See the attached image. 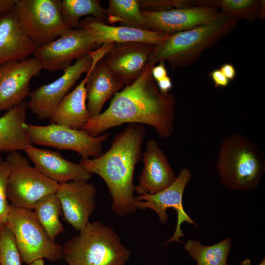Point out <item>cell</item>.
Here are the masks:
<instances>
[{
  "instance_id": "39",
  "label": "cell",
  "mask_w": 265,
  "mask_h": 265,
  "mask_svg": "<svg viewBox=\"0 0 265 265\" xmlns=\"http://www.w3.org/2000/svg\"><path fill=\"white\" fill-rule=\"evenodd\" d=\"M239 265H252V264L250 259H246L242 261Z\"/></svg>"
},
{
  "instance_id": "20",
  "label": "cell",
  "mask_w": 265,
  "mask_h": 265,
  "mask_svg": "<svg viewBox=\"0 0 265 265\" xmlns=\"http://www.w3.org/2000/svg\"><path fill=\"white\" fill-rule=\"evenodd\" d=\"M87 106L91 118L101 113L105 103L115 93L125 87L101 59L92 61L91 67L86 74Z\"/></svg>"
},
{
  "instance_id": "34",
  "label": "cell",
  "mask_w": 265,
  "mask_h": 265,
  "mask_svg": "<svg viewBox=\"0 0 265 265\" xmlns=\"http://www.w3.org/2000/svg\"><path fill=\"white\" fill-rule=\"evenodd\" d=\"M219 70L229 81L234 80L236 77V69L232 64L225 63L220 67Z\"/></svg>"
},
{
  "instance_id": "26",
  "label": "cell",
  "mask_w": 265,
  "mask_h": 265,
  "mask_svg": "<svg viewBox=\"0 0 265 265\" xmlns=\"http://www.w3.org/2000/svg\"><path fill=\"white\" fill-rule=\"evenodd\" d=\"M33 211L52 240H54L59 234L64 232L63 226L59 219L62 212L61 204L55 193L47 195L40 199Z\"/></svg>"
},
{
  "instance_id": "33",
  "label": "cell",
  "mask_w": 265,
  "mask_h": 265,
  "mask_svg": "<svg viewBox=\"0 0 265 265\" xmlns=\"http://www.w3.org/2000/svg\"><path fill=\"white\" fill-rule=\"evenodd\" d=\"M159 65L154 66L152 69V76L157 81L167 76V72L165 67L164 61L159 62Z\"/></svg>"
},
{
  "instance_id": "4",
  "label": "cell",
  "mask_w": 265,
  "mask_h": 265,
  "mask_svg": "<svg viewBox=\"0 0 265 265\" xmlns=\"http://www.w3.org/2000/svg\"><path fill=\"white\" fill-rule=\"evenodd\" d=\"M220 183L231 190H247L258 186L265 171V156L259 146L239 132L220 142L215 167Z\"/></svg>"
},
{
  "instance_id": "23",
  "label": "cell",
  "mask_w": 265,
  "mask_h": 265,
  "mask_svg": "<svg viewBox=\"0 0 265 265\" xmlns=\"http://www.w3.org/2000/svg\"><path fill=\"white\" fill-rule=\"evenodd\" d=\"M27 108L24 101L0 117V153L25 151L31 144L26 128Z\"/></svg>"
},
{
  "instance_id": "29",
  "label": "cell",
  "mask_w": 265,
  "mask_h": 265,
  "mask_svg": "<svg viewBox=\"0 0 265 265\" xmlns=\"http://www.w3.org/2000/svg\"><path fill=\"white\" fill-rule=\"evenodd\" d=\"M21 261L12 233L2 224L0 232V265H21Z\"/></svg>"
},
{
  "instance_id": "2",
  "label": "cell",
  "mask_w": 265,
  "mask_h": 265,
  "mask_svg": "<svg viewBox=\"0 0 265 265\" xmlns=\"http://www.w3.org/2000/svg\"><path fill=\"white\" fill-rule=\"evenodd\" d=\"M145 135L144 125L130 123L116 134L105 153L92 159L82 158L79 162L87 172L99 175L105 181L112 198L111 209L120 217L137 210L133 175L141 159Z\"/></svg>"
},
{
  "instance_id": "41",
  "label": "cell",
  "mask_w": 265,
  "mask_h": 265,
  "mask_svg": "<svg viewBox=\"0 0 265 265\" xmlns=\"http://www.w3.org/2000/svg\"><path fill=\"white\" fill-rule=\"evenodd\" d=\"M2 225V224H1L0 223V229H1V225Z\"/></svg>"
},
{
  "instance_id": "12",
  "label": "cell",
  "mask_w": 265,
  "mask_h": 265,
  "mask_svg": "<svg viewBox=\"0 0 265 265\" xmlns=\"http://www.w3.org/2000/svg\"><path fill=\"white\" fill-rule=\"evenodd\" d=\"M192 175L187 168H183L175 180L164 190L153 194L138 195L135 197L136 207L138 209L145 210L150 209L158 214L160 222H167L168 216L166 210L173 208L177 213V226L172 237L165 245L173 242H182L180 238L185 237L181 229L182 224L186 222L189 224H197L185 211L183 206V196L185 187L191 179Z\"/></svg>"
},
{
  "instance_id": "3",
  "label": "cell",
  "mask_w": 265,
  "mask_h": 265,
  "mask_svg": "<svg viewBox=\"0 0 265 265\" xmlns=\"http://www.w3.org/2000/svg\"><path fill=\"white\" fill-rule=\"evenodd\" d=\"M239 20L220 13L211 21L186 30L171 34L161 44L154 46L148 63L167 60L172 70L195 63L207 49L231 34Z\"/></svg>"
},
{
  "instance_id": "17",
  "label": "cell",
  "mask_w": 265,
  "mask_h": 265,
  "mask_svg": "<svg viewBox=\"0 0 265 265\" xmlns=\"http://www.w3.org/2000/svg\"><path fill=\"white\" fill-rule=\"evenodd\" d=\"M144 167L138 177L134 191L139 195L158 193L169 186L176 179L174 171L163 151L154 139L148 140L142 154Z\"/></svg>"
},
{
  "instance_id": "40",
  "label": "cell",
  "mask_w": 265,
  "mask_h": 265,
  "mask_svg": "<svg viewBox=\"0 0 265 265\" xmlns=\"http://www.w3.org/2000/svg\"><path fill=\"white\" fill-rule=\"evenodd\" d=\"M258 265H265V259L264 258L263 260L260 262Z\"/></svg>"
},
{
  "instance_id": "31",
  "label": "cell",
  "mask_w": 265,
  "mask_h": 265,
  "mask_svg": "<svg viewBox=\"0 0 265 265\" xmlns=\"http://www.w3.org/2000/svg\"><path fill=\"white\" fill-rule=\"evenodd\" d=\"M10 167L0 153V223L6 224L10 208L7 196V183Z\"/></svg>"
},
{
  "instance_id": "14",
  "label": "cell",
  "mask_w": 265,
  "mask_h": 265,
  "mask_svg": "<svg viewBox=\"0 0 265 265\" xmlns=\"http://www.w3.org/2000/svg\"><path fill=\"white\" fill-rule=\"evenodd\" d=\"M97 193L95 186L89 181L59 184L55 194L60 201L64 220L77 231H80L89 222L96 208Z\"/></svg>"
},
{
  "instance_id": "38",
  "label": "cell",
  "mask_w": 265,
  "mask_h": 265,
  "mask_svg": "<svg viewBox=\"0 0 265 265\" xmlns=\"http://www.w3.org/2000/svg\"><path fill=\"white\" fill-rule=\"evenodd\" d=\"M27 265H45L43 259L36 260Z\"/></svg>"
},
{
  "instance_id": "25",
  "label": "cell",
  "mask_w": 265,
  "mask_h": 265,
  "mask_svg": "<svg viewBox=\"0 0 265 265\" xmlns=\"http://www.w3.org/2000/svg\"><path fill=\"white\" fill-rule=\"evenodd\" d=\"M231 240L226 238L212 245L205 246L199 241L189 239L184 247L197 265H227Z\"/></svg>"
},
{
  "instance_id": "13",
  "label": "cell",
  "mask_w": 265,
  "mask_h": 265,
  "mask_svg": "<svg viewBox=\"0 0 265 265\" xmlns=\"http://www.w3.org/2000/svg\"><path fill=\"white\" fill-rule=\"evenodd\" d=\"M42 67L34 57L0 65V111H8L29 96L31 79Z\"/></svg>"
},
{
  "instance_id": "9",
  "label": "cell",
  "mask_w": 265,
  "mask_h": 265,
  "mask_svg": "<svg viewBox=\"0 0 265 265\" xmlns=\"http://www.w3.org/2000/svg\"><path fill=\"white\" fill-rule=\"evenodd\" d=\"M26 128L31 144L72 150L82 158L101 156L103 144L109 136L108 132L92 136L82 130L53 123L46 126L27 123Z\"/></svg>"
},
{
  "instance_id": "36",
  "label": "cell",
  "mask_w": 265,
  "mask_h": 265,
  "mask_svg": "<svg viewBox=\"0 0 265 265\" xmlns=\"http://www.w3.org/2000/svg\"><path fill=\"white\" fill-rule=\"evenodd\" d=\"M158 88L163 94H167L172 87V82L170 78L167 76L157 81Z\"/></svg>"
},
{
  "instance_id": "16",
  "label": "cell",
  "mask_w": 265,
  "mask_h": 265,
  "mask_svg": "<svg viewBox=\"0 0 265 265\" xmlns=\"http://www.w3.org/2000/svg\"><path fill=\"white\" fill-rule=\"evenodd\" d=\"M153 46L141 42L112 43L103 60L114 75L128 86L141 75Z\"/></svg>"
},
{
  "instance_id": "10",
  "label": "cell",
  "mask_w": 265,
  "mask_h": 265,
  "mask_svg": "<svg viewBox=\"0 0 265 265\" xmlns=\"http://www.w3.org/2000/svg\"><path fill=\"white\" fill-rule=\"evenodd\" d=\"M99 46L87 30L70 29L65 34L41 47L33 53L42 69L49 72L64 71L77 59Z\"/></svg>"
},
{
  "instance_id": "30",
  "label": "cell",
  "mask_w": 265,
  "mask_h": 265,
  "mask_svg": "<svg viewBox=\"0 0 265 265\" xmlns=\"http://www.w3.org/2000/svg\"><path fill=\"white\" fill-rule=\"evenodd\" d=\"M141 10L159 12L176 8L196 6L195 0H138Z\"/></svg>"
},
{
  "instance_id": "21",
  "label": "cell",
  "mask_w": 265,
  "mask_h": 265,
  "mask_svg": "<svg viewBox=\"0 0 265 265\" xmlns=\"http://www.w3.org/2000/svg\"><path fill=\"white\" fill-rule=\"evenodd\" d=\"M37 47L23 31L15 11L0 15V65L26 59Z\"/></svg>"
},
{
  "instance_id": "6",
  "label": "cell",
  "mask_w": 265,
  "mask_h": 265,
  "mask_svg": "<svg viewBox=\"0 0 265 265\" xmlns=\"http://www.w3.org/2000/svg\"><path fill=\"white\" fill-rule=\"evenodd\" d=\"M5 225L12 233L25 264L40 259L51 262L63 259L62 247L49 237L32 210L10 205Z\"/></svg>"
},
{
  "instance_id": "7",
  "label": "cell",
  "mask_w": 265,
  "mask_h": 265,
  "mask_svg": "<svg viewBox=\"0 0 265 265\" xmlns=\"http://www.w3.org/2000/svg\"><path fill=\"white\" fill-rule=\"evenodd\" d=\"M5 160L10 167L7 196L11 205L33 210L42 197L55 193L59 184L30 166L18 151L9 153Z\"/></svg>"
},
{
  "instance_id": "27",
  "label": "cell",
  "mask_w": 265,
  "mask_h": 265,
  "mask_svg": "<svg viewBox=\"0 0 265 265\" xmlns=\"http://www.w3.org/2000/svg\"><path fill=\"white\" fill-rule=\"evenodd\" d=\"M197 6H210L220 9V13L251 24L259 18L262 0H195Z\"/></svg>"
},
{
  "instance_id": "37",
  "label": "cell",
  "mask_w": 265,
  "mask_h": 265,
  "mask_svg": "<svg viewBox=\"0 0 265 265\" xmlns=\"http://www.w3.org/2000/svg\"><path fill=\"white\" fill-rule=\"evenodd\" d=\"M265 0H262V7L259 14V19L262 20L265 18Z\"/></svg>"
},
{
  "instance_id": "35",
  "label": "cell",
  "mask_w": 265,
  "mask_h": 265,
  "mask_svg": "<svg viewBox=\"0 0 265 265\" xmlns=\"http://www.w3.org/2000/svg\"><path fill=\"white\" fill-rule=\"evenodd\" d=\"M16 0H0V15L16 11Z\"/></svg>"
},
{
  "instance_id": "42",
  "label": "cell",
  "mask_w": 265,
  "mask_h": 265,
  "mask_svg": "<svg viewBox=\"0 0 265 265\" xmlns=\"http://www.w3.org/2000/svg\"><path fill=\"white\" fill-rule=\"evenodd\" d=\"M227 265H229V264H227Z\"/></svg>"
},
{
  "instance_id": "5",
  "label": "cell",
  "mask_w": 265,
  "mask_h": 265,
  "mask_svg": "<svg viewBox=\"0 0 265 265\" xmlns=\"http://www.w3.org/2000/svg\"><path fill=\"white\" fill-rule=\"evenodd\" d=\"M62 247L68 265H126L132 254L113 228L98 221L89 222Z\"/></svg>"
},
{
  "instance_id": "15",
  "label": "cell",
  "mask_w": 265,
  "mask_h": 265,
  "mask_svg": "<svg viewBox=\"0 0 265 265\" xmlns=\"http://www.w3.org/2000/svg\"><path fill=\"white\" fill-rule=\"evenodd\" d=\"M148 30L169 34L181 32L207 23L219 13L210 6H195L151 12L141 10Z\"/></svg>"
},
{
  "instance_id": "32",
  "label": "cell",
  "mask_w": 265,
  "mask_h": 265,
  "mask_svg": "<svg viewBox=\"0 0 265 265\" xmlns=\"http://www.w3.org/2000/svg\"><path fill=\"white\" fill-rule=\"evenodd\" d=\"M216 87H225L229 84V80L219 69H215L209 74Z\"/></svg>"
},
{
  "instance_id": "8",
  "label": "cell",
  "mask_w": 265,
  "mask_h": 265,
  "mask_svg": "<svg viewBox=\"0 0 265 265\" xmlns=\"http://www.w3.org/2000/svg\"><path fill=\"white\" fill-rule=\"evenodd\" d=\"M60 0H16V13L26 36L37 46H44L69 30L61 15Z\"/></svg>"
},
{
  "instance_id": "22",
  "label": "cell",
  "mask_w": 265,
  "mask_h": 265,
  "mask_svg": "<svg viewBox=\"0 0 265 265\" xmlns=\"http://www.w3.org/2000/svg\"><path fill=\"white\" fill-rule=\"evenodd\" d=\"M87 76L55 106L48 119L51 123L81 130L91 118L86 101Z\"/></svg>"
},
{
  "instance_id": "11",
  "label": "cell",
  "mask_w": 265,
  "mask_h": 265,
  "mask_svg": "<svg viewBox=\"0 0 265 265\" xmlns=\"http://www.w3.org/2000/svg\"><path fill=\"white\" fill-rule=\"evenodd\" d=\"M92 58L88 52L76 59L57 79L30 92L27 107L39 120L48 119L51 112L74 85L81 76L89 71Z\"/></svg>"
},
{
  "instance_id": "1",
  "label": "cell",
  "mask_w": 265,
  "mask_h": 265,
  "mask_svg": "<svg viewBox=\"0 0 265 265\" xmlns=\"http://www.w3.org/2000/svg\"><path fill=\"white\" fill-rule=\"evenodd\" d=\"M154 66L146 65L131 85L114 94L108 108L90 118L81 129L98 136L125 123H139L153 127L159 136L170 137L174 131L176 100L174 95L161 93L152 76Z\"/></svg>"
},
{
  "instance_id": "24",
  "label": "cell",
  "mask_w": 265,
  "mask_h": 265,
  "mask_svg": "<svg viewBox=\"0 0 265 265\" xmlns=\"http://www.w3.org/2000/svg\"><path fill=\"white\" fill-rule=\"evenodd\" d=\"M59 8L63 20L71 29L80 28L79 19L84 16L91 15L104 21L106 20L105 9L99 0H60Z\"/></svg>"
},
{
  "instance_id": "28",
  "label": "cell",
  "mask_w": 265,
  "mask_h": 265,
  "mask_svg": "<svg viewBox=\"0 0 265 265\" xmlns=\"http://www.w3.org/2000/svg\"><path fill=\"white\" fill-rule=\"evenodd\" d=\"M105 12L109 24L121 22L124 26L147 30L138 0H109Z\"/></svg>"
},
{
  "instance_id": "18",
  "label": "cell",
  "mask_w": 265,
  "mask_h": 265,
  "mask_svg": "<svg viewBox=\"0 0 265 265\" xmlns=\"http://www.w3.org/2000/svg\"><path fill=\"white\" fill-rule=\"evenodd\" d=\"M80 28L89 31L97 44L145 43L156 46L163 43L171 34L126 26H109L105 21L88 17L80 23Z\"/></svg>"
},
{
  "instance_id": "19",
  "label": "cell",
  "mask_w": 265,
  "mask_h": 265,
  "mask_svg": "<svg viewBox=\"0 0 265 265\" xmlns=\"http://www.w3.org/2000/svg\"><path fill=\"white\" fill-rule=\"evenodd\" d=\"M34 167L50 179L62 184L72 181H89L92 175L80 164L64 158L53 151L29 145L25 151Z\"/></svg>"
}]
</instances>
